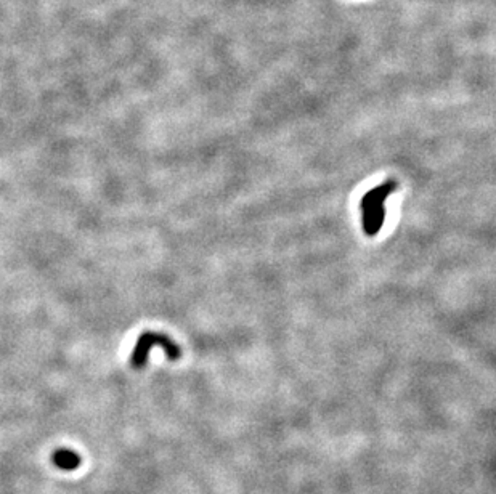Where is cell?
I'll return each instance as SVG.
<instances>
[{
  "instance_id": "1",
  "label": "cell",
  "mask_w": 496,
  "mask_h": 494,
  "mask_svg": "<svg viewBox=\"0 0 496 494\" xmlns=\"http://www.w3.org/2000/svg\"><path fill=\"white\" fill-rule=\"evenodd\" d=\"M395 188V181H387L363 196L361 212H363L365 233L368 236H374L381 230L382 223H384V201Z\"/></svg>"
},
{
  "instance_id": "2",
  "label": "cell",
  "mask_w": 496,
  "mask_h": 494,
  "mask_svg": "<svg viewBox=\"0 0 496 494\" xmlns=\"http://www.w3.org/2000/svg\"><path fill=\"white\" fill-rule=\"evenodd\" d=\"M154 345L163 347V350L166 352V355L169 359H179L182 357L180 347L177 345L175 342H172L167 336L159 334V332H151V331L143 332V334L138 337L136 345H133V352L131 357L132 368L136 369L145 368V364L148 361L151 348Z\"/></svg>"
},
{
  "instance_id": "3",
  "label": "cell",
  "mask_w": 496,
  "mask_h": 494,
  "mask_svg": "<svg viewBox=\"0 0 496 494\" xmlns=\"http://www.w3.org/2000/svg\"><path fill=\"white\" fill-rule=\"evenodd\" d=\"M52 463L60 470H66V472L75 470V469H79V465H80V456L73 449L60 448L53 453Z\"/></svg>"
}]
</instances>
